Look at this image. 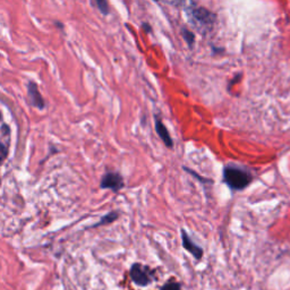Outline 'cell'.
I'll list each match as a JSON object with an SVG mask.
<instances>
[{"mask_svg": "<svg viewBox=\"0 0 290 290\" xmlns=\"http://www.w3.org/2000/svg\"><path fill=\"white\" fill-rule=\"evenodd\" d=\"M253 176L246 169L229 165L223 168V183L233 190H242L250 184Z\"/></svg>", "mask_w": 290, "mask_h": 290, "instance_id": "7a4b0ae2", "label": "cell"}, {"mask_svg": "<svg viewBox=\"0 0 290 290\" xmlns=\"http://www.w3.org/2000/svg\"><path fill=\"white\" fill-rule=\"evenodd\" d=\"M143 26H144V30H145L146 32H150V31H151V25H150V24L144 23V24H143Z\"/></svg>", "mask_w": 290, "mask_h": 290, "instance_id": "4fadbf2b", "label": "cell"}, {"mask_svg": "<svg viewBox=\"0 0 290 290\" xmlns=\"http://www.w3.org/2000/svg\"><path fill=\"white\" fill-rule=\"evenodd\" d=\"M7 153H8L7 147L5 146L4 144L0 143V162H3V161L5 160V159H6Z\"/></svg>", "mask_w": 290, "mask_h": 290, "instance_id": "7c38bea8", "label": "cell"}, {"mask_svg": "<svg viewBox=\"0 0 290 290\" xmlns=\"http://www.w3.org/2000/svg\"><path fill=\"white\" fill-rule=\"evenodd\" d=\"M27 91H29V96L31 99L32 105L39 109L45 108V101H43V98L39 91V87H37L35 83L30 82L29 85H27Z\"/></svg>", "mask_w": 290, "mask_h": 290, "instance_id": "8992f818", "label": "cell"}, {"mask_svg": "<svg viewBox=\"0 0 290 290\" xmlns=\"http://www.w3.org/2000/svg\"><path fill=\"white\" fill-rule=\"evenodd\" d=\"M154 122H156V130H157V133L159 135V138L162 140V142L166 144L167 147H170V149H172L173 141L171 139L170 134H169L167 127L165 125H163V123L161 122V119L157 117V116H156Z\"/></svg>", "mask_w": 290, "mask_h": 290, "instance_id": "52a82bcc", "label": "cell"}, {"mask_svg": "<svg viewBox=\"0 0 290 290\" xmlns=\"http://www.w3.org/2000/svg\"><path fill=\"white\" fill-rule=\"evenodd\" d=\"M130 278L139 286L145 287L152 281L151 271L147 266L135 263L130 267Z\"/></svg>", "mask_w": 290, "mask_h": 290, "instance_id": "3957f363", "label": "cell"}, {"mask_svg": "<svg viewBox=\"0 0 290 290\" xmlns=\"http://www.w3.org/2000/svg\"><path fill=\"white\" fill-rule=\"evenodd\" d=\"M189 23L196 27V30L201 33H207L210 32L216 24V14L210 12L209 9L200 7L195 4H190L185 9Z\"/></svg>", "mask_w": 290, "mask_h": 290, "instance_id": "6da1fadb", "label": "cell"}, {"mask_svg": "<svg viewBox=\"0 0 290 290\" xmlns=\"http://www.w3.org/2000/svg\"><path fill=\"white\" fill-rule=\"evenodd\" d=\"M160 290H180V284L176 282H169L166 283Z\"/></svg>", "mask_w": 290, "mask_h": 290, "instance_id": "8fae6325", "label": "cell"}, {"mask_svg": "<svg viewBox=\"0 0 290 290\" xmlns=\"http://www.w3.org/2000/svg\"><path fill=\"white\" fill-rule=\"evenodd\" d=\"M182 34H183V36H184L185 41L187 42V45H188L189 47L193 46V43H194V41H195V35H194L193 32H190L189 30L185 29V27H184V29L182 30Z\"/></svg>", "mask_w": 290, "mask_h": 290, "instance_id": "9c48e42d", "label": "cell"}, {"mask_svg": "<svg viewBox=\"0 0 290 290\" xmlns=\"http://www.w3.org/2000/svg\"><path fill=\"white\" fill-rule=\"evenodd\" d=\"M182 239H183V246L184 248L189 252V253L193 255L195 259H202V256H203V249H202L200 246L196 245L193 240H191L188 236V234L186 233L185 230H182Z\"/></svg>", "mask_w": 290, "mask_h": 290, "instance_id": "5b68a950", "label": "cell"}, {"mask_svg": "<svg viewBox=\"0 0 290 290\" xmlns=\"http://www.w3.org/2000/svg\"><path fill=\"white\" fill-rule=\"evenodd\" d=\"M101 188H108L118 191L124 187V179L118 172H107L101 179Z\"/></svg>", "mask_w": 290, "mask_h": 290, "instance_id": "277c9868", "label": "cell"}, {"mask_svg": "<svg viewBox=\"0 0 290 290\" xmlns=\"http://www.w3.org/2000/svg\"><path fill=\"white\" fill-rule=\"evenodd\" d=\"M119 217V213L117 211H112L110 213H108L105 217L101 219L100 222H98L96 224H94V227H99V226H105V224H109L113 221H116Z\"/></svg>", "mask_w": 290, "mask_h": 290, "instance_id": "ba28073f", "label": "cell"}, {"mask_svg": "<svg viewBox=\"0 0 290 290\" xmlns=\"http://www.w3.org/2000/svg\"><path fill=\"white\" fill-rule=\"evenodd\" d=\"M95 4H96V6L99 7L100 12L102 14H105V15L109 14V6H108V3L107 2H105V0H98Z\"/></svg>", "mask_w": 290, "mask_h": 290, "instance_id": "30bf717a", "label": "cell"}]
</instances>
